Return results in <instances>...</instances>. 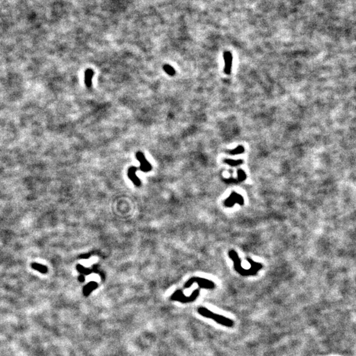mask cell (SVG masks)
<instances>
[{"label":"cell","instance_id":"3","mask_svg":"<svg viewBox=\"0 0 356 356\" xmlns=\"http://www.w3.org/2000/svg\"><path fill=\"white\" fill-rule=\"evenodd\" d=\"M194 283H197L200 288L213 289L215 287V284H214V282L208 280L207 279L200 278V277H192L184 284V288H189Z\"/></svg>","mask_w":356,"mask_h":356},{"label":"cell","instance_id":"5","mask_svg":"<svg viewBox=\"0 0 356 356\" xmlns=\"http://www.w3.org/2000/svg\"><path fill=\"white\" fill-rule=\"evenodd\" d=\"M137 170L138 168L137 167L131 166L127 171V176L135 186L140 187L141 185V181L137 177V176L136 175V172H137Z\"/></svg>","mask_w":356,"mask_h":356},{"label":"cell","instance_id":"8","mask_svg":"<svg viewBox=\"0 0 356 356\" xmlns=\"http://www.w3.org/2000/svg\"><path fill=\"white\" fill-rule=\"evenodd\" d=\"M98 286V284L97 282H90L87 285H86L85 288H83L84 294H85V296H88L90 293H91L92 291L96 289Z\"/></svg>","mask_w":356,"mask_h":356},{"label":"cell","instance_id":"6","mask_svg":"<svg viewBox=\"0 0 356 356\" xmlns=\"http://www.w3.org/2000/svg\"><path fill=\"white\" fill-rule=\"evenodd\" d=\"M224 59L225 62L224 72L225 74L230 75L232 67V55L230 51H225L224 53Z\"/></svg>","mask_w":356,"mask_h":356},{"label":"cell","instance_id":"2","mask_svg":"<svg viewBox=\"0 0 356 356\" xmlns=\"http://www.w3.org/2000/svg\"><path fill=\"white\" fill-rule=\"evenodd\" d=\"M199 292L200 291L199 289L195 290L192 292L191 295L187 297V296L184 295L183 291L181 290H178L173 293L172 296H171L170 300L172 301H179V302L183 303L193 302V301H194L196 300L197 297L199 295Z\"/></svg>","mask_w":356,"mask_h":356},{"label":"cell","instance_id":"13","mask_svg":"<svg viewBox=\"0 0 356 356\" xmlns=\"http://www.w3.org/2000/svg\"><path fill=\"white\" fill-rule=\"evenodd\" d=\"M243 152H244V148L243 147V146H238L236 148L233 149V150H232V151H231L230 152V153L232 154H238L243 153Z\"/></svg>","mask_w":356,"mask_h":356},{"label":"cell","instance_id":"9","mask_svg":"<svg viewBox=\"0 0 356 356\" xmlns=\"http://www.w3.org/2000/svg\"><path fill=\"white\" fill-rule=\"evenodd\" d=\"M163 69L164 70V71L168 75H169L170 76H173L176 74V70L174 69V68L171 66L170 65H168V64L164 65V66H163Z\"/></svg>","mask_w":356,"mask_h":356},{"label":"cell","instance_id":"4","mask_svg":"<svg viewBox=\"0 0 356 356\" xmlns=\"http://www.w3.org/2000/svg\"><path fill=\"white\" fill-rule=\"evenodd\" d=\"M136 158H137V159L138 160V162H140L141 165L139 169L141 170V171L145 173L151 172L152 169H153V166H152V165L148 162V160H146L143 153H141V152H137V154H136Z\"/></svg>","mask_w":356,"mask_h":356},{"label":"cell","instance_id":"12","mask_svg":"<svg viewBox=\"0 0 356 356\" xmlns=\"http://www.w3.org/2000/svg\"><path fill=\"white\" fill-rule=\"evenodd\" d=\"M224 162L230 166H237L238 164H241V163H242V160H233L227 159L224 160Z\"/></svg>","mask_w":356,"mask_h":356},{"label":"cell","instance_id":"1","mask_svg":"<svg viewBox=\"0 0 356 356\" xmlns=\"http://www.w3.org/2000/svg\"><path fill=\"white\" fill-rule=\"evenodd\" d=\"M197 311L201 316H203L206 318H209V319H212L217 323L220 324L223 326H225V327H232L233 326V321L232 319L222 316V315L214 313V312L208 310V309H206V307H200L198 308Z\"/></svg>","mask_w":356,"mask_h":356},{"label":"cell","instance_id":"7","mask_svg":"<svg viewBox=\"0 0 356 356\" xmlns=\"http://www.w3.org/2000/svg\"><path fill=\"white\" fill-rule=\"evenodd\" d=\"M94 71L91 69H87L85 72V83L87 88H91L92 86V80L94 76Z\"/></svg>","mask_w":356,"mask_h":356},{"label":"cell","instance_id":"11","mask_svg":"<svg viewBox=\"0 0 356 356\" xmlns=\"http://www.w3.org/2000/svg\"><path fill=\"white\" fill-rule=\"evenodd\" d=\"M77 270L80 272V273H83V274H90L92 272V270H90V269L86 268L84 267L83 266H81L80 265H78L77 266Z\"/></svg>","mask_w":356,"mask_h":356},{"label":"cell","instance_id":"14","mask_svg":"<svg viewBox=\"0 0 356 356\" xmlns=\"http://www.w3.org/2000/svg\"><path fill=\"white\" fill-rule=\"evenodd\" d=\"M79 280L81 282H83L84 280H85V277H84V276H79Z\"/></svg>","mask_w":356,"mask_h":356},{"label":"cell","instance_id":"10","mask_svg":"<svg viewBox=\"0 0 356 356\" xmlns=\"http://www.w3.org/2000/svg\"><path fill=\"white\" fill-rule=\"evenodd\" d=\"M32 268L36 269V270L40 271V273H46V272H47V268L44 266H43L42 265H39V264H36V263H34V264H32Z\"/></svg>","mask_w":356,"mask_h":356}]
</instances>
